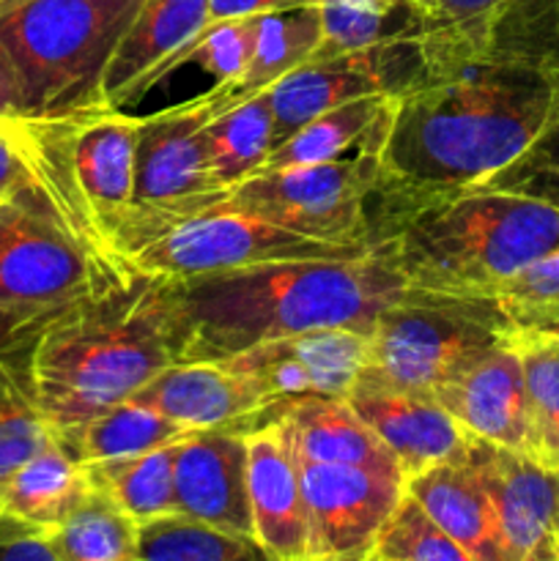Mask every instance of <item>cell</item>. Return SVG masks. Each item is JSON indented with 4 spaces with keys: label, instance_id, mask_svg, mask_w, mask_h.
<instances>
[{
    "label": "cell",
    "instance_id": "1",
    "mask_svg": "<svg viewBox=\"0 0 559 561\" xmlns=\"http://www.w3.org/2000/svg\"><path fill=\"white\" fill-rule=\"evenodd\" d=\"M414 47L417 75L392 96L381 146L389 190L482 184L532 146L557 107L559 82L488 49L469 20H427Z\"/></svg>",
    "mask_w": 559,
    "mask_h": 561
},
{
    "label": "cell",
    "instance_id": "2",
    "mask_svg": "<svg viewBox=\"0 0 559 561\" xmlns=\"http://www.w3.org/2000/svg\"><path fill=\"white\" fill-rule=\"evenodd\" d=\"M409 294L378 250L349 261L261 263L162 279L164 332L173 365L225 362L312 329L367 334Z\"/></svg>",
    "mask_w": 559,
    "mask_h": 561
},
{
    "label": "cell",
    "instance_id": "3",
    "mask_svg": "<svg viewBox=\"0 0 559 561\" xmlns=\"http://www.w3.org/2000/svg\"><path fill=\"white\" fill-rule=\"evenodd\" d=\"M370 247L414 294L491 299L559 250V208L486 186L409 195L384 184Z\"/></svg>",
    "mask_w": 559,
    "mask_h": 561
},
{
    "label": "cell",
    "instance_id": "4",
    "mask_svg": "<svg viewBox=\"0 0 559 561\" xmlns=\"http://www.w3.org/2000/svg\"><path fill=\"white\" fill-rule=\"evenodd\" d=\"M170 365L162 279L140 272L49 316L31 345L38 409L55 438L129 400Z\"/></svg>",
    "mask_w": 559,
    "mask_h": 561
},
{
    "label": "cell",
    "instance_id": "5",
    "mask_svg": "<svg viewBox=\"0 0 559 561\" xmlns=\"http://www.w3.org/2000/svg\"><path fill=\"white\" fill-rule=\"evenodd\" d=\"M33 186L64 228L110 272H132L115 255L135 197L137 118L96 107L66 118H25Z\"/></svg>",
    "mask_w": 559,
    "mask_h": 561
},
{
    "label": "cell",
    "instance_id": "6",
    "mask_svg": "<svg viewBox=\"0 0 559 561\" xmlns=\"http://www.w3.org/2000/svg\"><path fill=\"white\" fill-rule=\"evenodd\" d=\"M142 3L0 0V42L20 77L22 118L104 107V75Z\"/></svg>",
    "mask_w": 559,
    "mask_h": 561
},
{
    "label": "cell",
    "instance_id": "7",
    "mask_svg": "<svg viewBox=\"0 0 559 561\" xmlns=\"http://www.w3.org/2000/svg\"><path fill=\"white\" fill-rule=\"evenodd\" d=\"M389 104L392 96L354 153L258 173L228 190L212 208L263 219L318 241L370 247L373 211L384 190L381 146L389 126Z\"/></svg>",
    "mask_w": 559,
    "mask_h": 561
},
{
    "label": "cell",
    "instance_id": "8",
    "mask_svg": "<svg viewBox=\"0 0 559 561\" xmlns=\"http://www.w3.org/2000/svg\"><path fill=\"white\" fill-rule=\"evenodd\" d=\"M513 337L491 299H447L411 290L376 318L356 381L433 398L477 356Z\"/></svg>",
    "mask_w": 559,
    "mask_h": 561
},
{
    "label": "cell",
    "instance_id": "9",
    "mask_svg": "<svg viewBox=\"0 0 559 561\" xmlns=\"http://www.w3.org/2000/svg\"><path fill=\"white\" fill-rule=\"evenodd\" d=\"M212 115L217 110L203 93L192 102L137 118L135 197L115 244L124 268L148 241L181 219L208 211L228 195L214 184L203 148V126Z\"/></svg>",
    "mask_w": 559,
    "mask_h": 561
},
{
    "label": "cell",
    "instance_id": "10",
    "mask_svg": "<svg viewBox=\"0 0 559 561\" xmlns=\"http://www.w3.org/2000/svg\"><path fill=\"white\" fill-rule=\"evenodd\" d=\"M126 274L88 255L33 184L0 206V310L53 316Z\"/></svg>",
    "mask_w": 559,
    "mask_h": 561
},
{
    "label": "cell",
    "instance_id": "11",
    "mask_svg": "<svg viewBox=\"0 0 559 561\" xmlns=\"http://www.w3.org/2000/svg\"><path fill=\"white\" fill-rule=\"evenodd\" d=\"M370 250L365 244L318 241L263 219L208 208L140 247L126 268L159 279H184L277 261H349Z\"/></svg>",
    "mask_w": 559,
    "mask_h": 561
},
{
    "label": "cell",
    "instance_id": "12",
    "mask_svg": "<svg viewBox=\"0 0 559 561\" xmlns=\"http://www.w3.org/2000/svg\"><path fill=\"white\" fill-rule=\"evenodd\" d=\"M299 480L307 518V561L373 557L378 535L406 493L400 474L360 466L299 463Z\"/></svg>",
    "mask_w": 559,
    "mask_h": 561
},
{
    "label": "cell",
    "instance_id": "13",
    "mask_svg": "<svg viewBox=\"0 0 559 561\" xmlns=\"http://www.w3.org/2000/svg\"><path fill=\"white\" fill-rule=\"evenodd\" d=\"M367 356V334L351 329H312L255 345L225 359L261 387L274 409L310 398H345Z\"/></svg>",
    "mask_w": 559,
    "mask_h": 561
},
{
    "label": "cell",
    "instance_id": "14",
    "mask_svg": "<svg viewBox=\"0 0 559 561\" xmlns=\"http://www.w3.org/2000/svg\"><path fill=\"white\" fill-rule=\"evenodd\" d=\"M469 436L524 453L529 447L524 362L515 337L477 356L433 394Z\"/></svg>",
    "mask_w": 559,
    "mask_h": 561
},
{
    "label": "cell",
    "instance_id": "15",
    "mask_svg": "<svg viewBox=\"0 0 559 561\" xmlns=\"http://www.w3.org/2000/svg\"><path fill=\"white\" fill-rule=\"evenodd\" d=\"M464 460L486 488L502 535L504 557L521 561L546 531L554 529L559 471L546 469L529 455L475 436L469 438Z\"/></svg>",
    "mask_w": 559,
    "mask_h": 561
},
{
    "label": "cell",
    "instance_id": "16",
    "mask_svg": "<svg viewBox=\"0 0 559 561\" xmlns=\"http://www.w3.org/2000/svg\"><path fill=\"white\" fill-rule=\"evenodd\" d=\"M179 515L241 535L252 531L244 431H192L175 447Z\"/></svg>",
    "mask_w": 559,
    "mask_h": 561
},
{
    "label": "cell",
    "instance_id": "17",
    "mask_svg": "<svg viewBox=\"0 0 559 561\" xmlns=\"http://www.w3.org/2000/svg\"><path fill=\"white\" fill-rule=\"evenodd\" d=\"M132 398L162 411L190 431H241V422H269L280 414L261 387L250 376L233 370L228 362L170 365Z\"/></svg>",
    "mask_w": 559,
    "mask_h": 561
},
{
    "label": "cell",
    "instance_id": "18",
    "mask_svg": "<svg viewBox=\"0 0 559 561\" xmlns=\"http://www.w3.org/2000/svg\"><path fill=\"white\" fill-rule=\"evenodd\" d=\"M247 491L252 531L277 561H307V518L299 463L283 422L274 420L244 431Z\"/></svg>",
    "mask_w": 559,
    "mask_h": 561
},
{
    "label": "cell",
    "instance_id": "19",
    "mask_svg": "<svg viewBox=\"0 0 559 561\" xmlns=\"http://www.w3.org/2000/svg\"><path fill=\"white\" fill-rule=\"evenodd\" d=\"M345 400L387 444L406 480L431 466L460 460L469 447V433L427 394L356 381Z\"/></svg>",
    "mask_w": 559,
    "mask_h": 561
},
{
    "label": "cell",
    "instance_id": "20",
    "mask_svg": "<svg viewBox=\"0 0 559 561\" xmlns=\"http://www.w3.org/2000/svg\"><path fill=\"white\" fill-rule=\"evenodd\" d=\"M212 22L208 0H146L104 75V102L121 107L142 96L164 66Z\"/></svg>",
    "mask_w": 559,
    "mask_h": 561
},
{
    "label": "cell",
    "instance_id": "21",
    "mask_svg": "<svg viewBox=\"0 0 559 561\" xmlns=\"http://www.w3.org/2000/svg\"><path fill=\"white\" fill-rule=\"evenodd\" d=\"M266 93L272 104L274 148H277L307 121L318 118L327 110L373 93H389L381 44L340 58L307 60L266 88Z\"/></svg>",
    "mask_w": 559,
    "mask_h": 561
},
{
    "label": "cell",
    "instance_id": "22",
    "mask_svg": "<svg viewBox=\"0 0 559 561\" xmlns=\"http://www.w3.org/2000/svg\"><path fill=\"white\" fill-rule=\"evenodd\" d=\"M277 420L285 425L299 463L360 466L403 477L387 444L367 427L345 398L296 400L280 409Z\"/></svg>",
    "mask_w": 559,
    "mask_h": 561
},
{
    "label": "cell",
    "instance_id": "23",
    "mask_svg": "<svg viewBox=\"0 0 559 561\" xmlns=\"http://www.w3.org/2000/svg\"><path fill=\"white\" fill-rule=\"evenodd\" d=\"M406 493L477 561H507L486 488L464 458L409 477Z\"/></svg>",
    "mask_w": 559,
    "mask_h": 561
},
{
    "label": "cell",
    "instance_id": "24",
    "mask_svg": "<svg viewBox=\"0 0 559 561\" xmlns=\"http://www.w3.org/2000/svg\"><path fill=\"white\" fill-rule=\"evenodd\" d=\"M91 493L85 463L58 438L0 480V504L5 513L47 535L64 526Z\"/></svg>",
    "mask_w": 559,
    "mask_h": 561
},
{
    "label": "cell",
    "instance_id": "25",
    "mask_svg": "<svg viewBox=\"0 0 559 561\" xmlns=\"http://www.w3.org/2000/svg\"><path fill=\"white\" fill-rule=\"evenodd\" d=\"M321 38L323 20L318 5H299V9L263 14L247 69L228 85L208 88L206 99L219 113V110H228L266 91L285 75L307 64L316 55Z\"/></svg>",
    "mask_w": 559,
    "mask_h": 561
},
{
    "label": "cell",
    "instance_id": "26",
    "mask_svg": "<svg viewBox=\"0 0 559 561\" xmlns=\"http://www.w3.org/2000/svg\"><path fill=\"white\" fill-rule=\"evenodd\" d=\"M208 173L223 192L261 173L274 151V115L269 93L261 91L217 115L203 126Z\"/></svg>",
    "mask_w": 559,
    "mask_h": 561
},
{
    "label": "cell",
    "instance_id": "27",
    "mask_svg": "<svg viewBox=\"0 0 559 561\" xmlns=\"http://www.w3.org/2000/svg\"><path fill=\"white\" fill-rule=\"evenodd\" d=\"M175 447L164 444L142 455L85 463L88 482L135 524L179 515L175 504Z\"/></svg>",
    "mask_w": 559,
    "mask_h": 561
},
{
    "label": "cell",
    "instance_id": "28",
    "mask_svg": "<svg viewBox=\"0 0 559 561\" xmlns=\"http://www.w3.org/2000/svg\"><path fill=\"white\" fill-rule=\"evenodd\" d=\"M190 427L179 425L162 411L129 398L113 409L102 411L93 420L82 422L69 436L58 438L80 463L110 458H129V455L151 453L164 444L181 442L190 436Z\"/></svg>",
    "mask_w": 559,
    "mask_h": 561
},
{
    "label": "cell",
    "instance_id": "29",
    "mask_svg": "<svg viewBox=\"0 0 559 561\" xmlns=\"http://www.w3.org/2000/svg\"><path fill=\"white\" fill-rule=\"evenodd\" d=\"M33 337L0 345V480L55 438L33 387Z\"/></svg>",
    "mask_w": 559,
    "mask_h": 561
},
{
    "label": "cell",
    "instance_id": "30",
    "mask_svg": "<svg viewBox=\"0 0 559 561\" xmlns=\"http://www.w3.org/2000/svg\"><path fill=\"white\" fill-rule=\"evenodd\" d=\"M387 102L389 93H373V96L354 99V102H345L340 107L327 110L318 118L307 121L301 129H296L288 140H283L269 153L261 173L329 162V159H340L356 151L370 126L387 110Z\"/></svg>",
    "mask_w": 559,
    "mask_h": 561
},
{
    "label": "cell",
    "instance_id": "31",
    "mask_svg": "<svg viewBox=\"0 0 559 561\" xmlns=\"http://www.w3.org/2000/svg\"><path fill=\"white\" fill-rule=\"evenodd\" d=\"M142 561H277L255 535L219 529L186 515L140 524Z\"/></svg>",
    "mask_w": 559,
    "mask_h": 561
},
{
    "label": "cell",
    "instance_id": "32",
    "mask_svg": "<svg viewBox=\"0 0 559 561\" xmlns=\"http://www.w3.org/2000/svg\"><path fill=\"white\" fill-rule=\"evenodd\" d=\"M49 542L60 561H142L140 524L96 491L64 526L49 531Z\"/></svg>",
    "mask_w": 559,
    "mask_h": 561
},
{
    "label": "cell",
    "instance_id": "33",
    "mask_svg": "<svg viewBox=\"0 0 559 561\" xmlns=\"http://www.w3.org/2000/svg\"><path fill=\"white\" fill-rule=\"evenodd\" d=\"M524 362L529 447L526 455L559 471V340L515 337Z\"/></svg>",
    "mask_w": 559,
    "mask_h": 561
},
{
    "label": "cell",
    "instance_id": "34",
    "mask_svg": "<svg viewBox=\"0 0 559 561\" xmlns=\"http://www.w3.org/2000/svg\"><path fill=\"white\" fill-rule=\"evenodd\" d=\"M491 301L513 337L559 340V250L515 274Z\"/></svg>",
    "mask_w": 559,
    "mask_h": 561
},
{
    "label": "cell",
    "instance_id": "35",
    "mask_svg": "<svg viewBox=\"0 0 559 561\" xmlns=\"http://www.w3.org/2000/svg\"><path fill=\"white\" fill-rule=\"evenodd\" d=\"M261 16H239V20L208 22V25L203 27L201 36L192 38V42L164 66L162 75L153 82L164 80L173 69H181V66L190 64L212 77V88L233 82L236 77L247 69V64H250L252 49H255L258 42Z\"/></svg>",
    "mask_w": 559,
    "mask_h": 561
},
{
    "label": "cell",
    "instance_id": "36",
    "mask_svg": "<svg viewBox=\"0 0 559 561\" xmlns=\"http://www.w3.org/2000/svg\"><path fill=\"white\" fill-rule=\"evenodd\" d=\"M373 557L381 561H477L447 531L438 529L409 493H403L378 535Z\"/></svg>",
    "mask_w": 559,
    "mask_h": 561
},
{
    "label": "cell",
    "instance_id": "37",
    "mask_svg": "<svg viewBox=\"0 0 559 561\" xmlns=\"http://www.w3.org/2000/svg\"><path fill=\"white\" fill-rule=\"evenodd\" d=\"M477 186L515 192L559 208V99L540 135L518 159Z\"/></svg>",
    "mask_w": 559,
    "mask_h": 561
},
{
    "label": "cell",
    "instance_id": "38",
    "mask_svg": "<svg viewBox=\"0 0 559 561\" xmlns=\"http://www.w3.org/2000/svg\"><path fill=\"white\" fill-rule=\"evenodd\" d=\"M33 184L25 146V118H0V206Z\"/></svg>",
    "mask_w": 559,
    "mask_h": 561
},
{
    "label": "cell",
    "instance_id": "39",
    "mask_svg": "<svg viewBox=\"0 0 559 561\" xmlns=\"http://www.w3.org/2000/svg\"><path fill=\"white\" fill-rule=\"evenodd\" d=\"M0 561H60L49 535L22 524L14 515H0Z\"/></svg>",
    "mask_w": 559,
    "mask_h": 561
},
{
    "label": "cell",
    "instance_id": "40",
    "mask_svg": "<svg viewBox=\"0 0 559 561\" xmlns=\"http://www.w3.org/2000/svg\"><path fill=\"white\" fill-rule=\"evenodd\" d=\"M299 5H318V0H208V16L212 22L239 20V16L274 14Z\"/></svg>",
    "mask_w": 559,
    "mask_h": 561
},
{
    "label": "cell",
    "instance_id": "41",
    "mask_svg": "<svg viewBox=\"0 0 559 561\" xmlns=\"http://www.w3.org/2000/svg\"><path fill=\"white\" fill-rule=\"evenodd\" d=\"M502 3H507V0H433L425 16L431 22H460L488 14Z\"/></svg>",
    "mask_w": 559,
    "mask_h": 561
},
{
    "label": "cell",
    "instance_id": "42",
    "mask_svg": "<svg viewBox=\"0 0 559 561\" xmlns=\"http://www.w3.org/2000/svg\"><path fill=\"white\" fill-rule=\"evenodd\" d=\"M0 118H22L20 77L0 42Z\"/></svg>",
    "mask_w": 559,
    "mask_h": 561
},
{
    "label": "cell",
    "instance_id": "43",
    "mask_svg": "<svg viewBox=\"0 0 559 561\" xmlns=\"http://www.w3.org/2000/svg\"><path fill=\"white\" fill-rule=\"evenodd\" d=\"M47 318L49 316H27V312L0 310V345L33 337V334L44 327V321H47Z\"/></svg>",
    "mask_w": 559,
    "mask_h": 561
},
{
    "label": "cell",
    "instance_id": "44",
    "mask_svg": "<svg viewBox=\"0 0 559 561\" xmlns=\"http://www.w3.org/2000/svg\"><path fill=\"white\" fill-rule=\"evenodd\" d=\"M521 561H559V537L551 531L540 537Z\"/></svg>",
    "mask_w": 559,
    "mask_h": 561
},
{
    "label": "cell",
    "instance_id": "45",
    "mask_svg": "<svg viewBox=\"0 0 559 561\" xmlns=\"http://www.w3.org/2000/svg\"><path fill=\"white\" fill-rule=\"evenodd\" d=\"M318 3H323V0H318ZM329 3L356 5V9H373V11H395L403 3H409V0H329Z\"/></svg>",
    "mask_w": 559,
    "mask_h": 561
},
{
    "label": "cell",
    "instance_id": "46",
    "mask_svg": "<svg viewBox=\"0 0 559 561\" xmlns=\"http://www.w3.org/2000/svg\"><path fill=\"white\" fill-rule=\"evenodd\" d=\"M411 3H414L417 9L422 11V14H427V9H431V3H433V0H411Z\"/></svg>",
    "mask_w": 559,
    "mask_h": 561
},
{
    "label": "cell",
    "instance_id": "47",
    "mask_svg": "<svg viewBox=\"0 0 559 561\" xmlns=\"http://www.w3.org/2000/svg\"><path fill=\"white\" fill-rule=\"evenodd\" d=\"M554 535L559 537V507H557V518H554Z\"/></svg>",
    "mask_w": 559,
    "mask_h": 561
},
{
    "label": "cell",
    "instance_id": "48",
    "mask_svg": "<svg viewBox=\"0 0 559 561\" xmlns=\"http://www.w3.org/2000/svg\"><path fill=\"white\" fill-rule=\"evenodd\" d=\"M360 561H381L378 557H367V559H360Z\"/></svg>",
    "mask_w": 559,
    "mask_h": 561
},
{
    "label": "cell",
    "instance_id": "49",
    "mask_svg": "<svg viewBox=\"0 0 559 561\" xmlns=\"http://www.w3.org/2000/svg\"><path fill=\"white\" fill-rule=\"evenodd\" d=\"M5 513V510H3V504H0V515H3Z\"/></svg>",
    "mask_w": 559,
    "mask_h": 561
}]
</instances>
